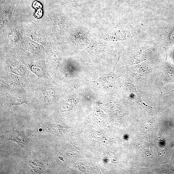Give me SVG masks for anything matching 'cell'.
<instances>
[{
	"instance_id": "6da1fadb",
	"label": "cell",
	"mask_w": 174,
	"mask_h": 174,
	"mask_svg": "<svg viewBox=\"0 0 174 174\" xmlns=\"http://www.w3.org/2000/svg\"><path fill=\"white\" fill-rule=\"evenodd\" d=\"M30 69L35 74L38 76H45V71L39 67V66L32 65Z\"/></svg>"
},
{
	"instance_id": "7a4b0ae2",
	"label": "cell",
	"mask_w": 174,
	"mask_h": 174,
	"mask_svg": "<svg viewBox=\"0 0 174 174\" xmlns=\"http://www.w3.org/2000/svg\"><path fill=\"white\" fill-rule=\"evenodd\" d=\"M43 94L45 98L47 99L51 100V98L54 95L53 90L51 88H47L44 89Z\"/></svg>"
}]
</instances>
